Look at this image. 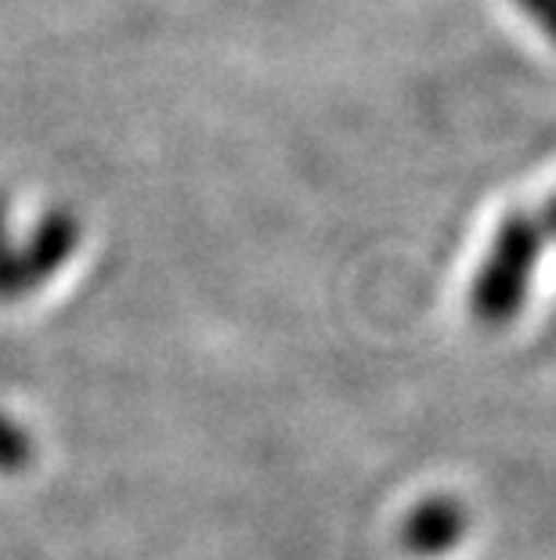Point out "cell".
Returning <instances> with one entry per match:
<instances>
[{
    "mask_svg": "<svg viewBox=\"0 0 556 560\" xmlns=\"http://www.w3.org/2000/svg\"><path fill=\"white\" fill-rule=\"evenodd\" d=\"M542 240H546V232H542L535 213H510L499 224L470 290V307L481 322L502 326V322L517 318V312L528 301Z\"/></svg>",
    "mask_w": 556,
    "mask_h": 560,
    "instance_id": "obj_1",
    "label": "cell"
},
{
    "mask_svg": "<svg viewBox=\"0 0 556 560\" xmlns=\"http://www.w3.org/2000/svg\"><path fill=\"white\" fill-rule=\"evenodd\" d=\"M466 532V514L463 506L452 503L445 495H434V499H423V503L412 510L405 528V546L412 553H423V557H434V553H445L463 539Z\"/></svg>",
    "mask_w": 556,
    "mask_h": 560,
    "instance_id": "obj_2",
    "label": "cell"
},
{
    "mask_svg": "<svg viewBox=\"0 0 556 560\" xmlns=\"http://www.w3.org/2000/svg\"><path fill=\"white\" fill-rule=\"evenodd\" d=\"M517 4L524 8V15L556 44V0H517Z\"/></svg>",
    "mask_w": 556,
    "mask_h": 560,
    "instance_id": "obj_3",
    "label": "cell"
},
{
    "mask_svg": "<svg viewBox=\"0 0 556 560\" xmlns=\"http://www.w3.org/2000/svg\"><path fill=\"white\" fill-rule=\"evenodd\" d=\"M539 224H542V232H546V235H556V196L546 202V207H542Z\"/></svg>",
    "mask_w": 556,
    "mask_h": 560,
    "instance_id": "obj_4",
    "label": "cell"
}]
</instances>
